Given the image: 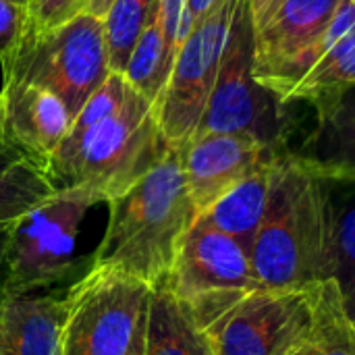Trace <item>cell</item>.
I'll return each instance as SVG.
<instances>
[{
    "label": "cell",
    "mask_w": 355,
    "mask_h": 355,
    "mask_svg": "<svg viewBox=\"0 0 355 355\" xmlns=\"http://www.w3.org/2000/svg\"><path fill=\"white\" fill-rule=\"evenodd\" d=\"M108 75L102 19L89 12L48 31L29 27L12 62L2 71V79H19L52 92L73 119Z\"/></svg>",
    "instance_id": "5"
},
{
    "label": "cell",
    "mask_w": 355,
    "mask_h": 355,
    "mask_svg": "<svg viewBox=\"0 0 355 355\" xmlns=\"http://www.w3.org/2000/svg\"><path fill=\"white\" fill-rule=\"evenodd\" d=\"M327 183L333 208L335 279L341 285L355 272V179H327Z\"/></svg>",
    "instance_id": "23"
},
{
    "label": "cell",
    "mask_w": 355,
    "mask_h": 355,
    "mask_svg": "<svg viewBox=\"0 0 355 355\" xmlns=\"http://www.w3.org/2000/svg\"><path fill=\"white\" fill-rule=\"evenodd\" d=\"M187 6V0H158V21L162 25L168 48L177 54V31L181 15Z\"/></svg>",
    "instance_id": "26"
},
{
    "label": "cell",
    "mask_w": 355,
    "mask_h": 355,
    "mask_svg": "<svg viewBox=\"0 0 355 355\" xmlns=\"http://www.w3.org/2000/svg\"><path fill=\"white\" fill-rule=\"evenodd\" d=\"M316 123L297 152L308 171L327 179H355V85L331 89L308 100Z\"/></svg>",
    "instance_id": "14"
},
{
    "label": "cell",
    "mask_w": 355,
    "mask_h": 355,
    "mask_svg": "<svg viewBox=\"0 0 355 355\" xmlns=\"http://www.w3.org/2000/svg\"><path fill=\"white\" fill-rule=\"evenodd\" d=\"M316 287L248 291L202 327L212 355H289L306 337Z\"/></svg>",
    "instance_id": "10"
},
{
    "label": "cell",
    "mask_w": 355,
    "mask_h": 355,
    "mask_svg": "<svg viewBox=\"0 0 355 355\" xmlns=\"http://www.w3.org/2000/svg\"><path fill=\"white\" fill-rule=\"evenodd\" d=\"M250 260L264 289H306L335 279V233L329 183L289 152L272 171L264 220Z\"/></svg>",
    "instance_id": "1"
},
{
    "label": "cell",
    "mask_w": 355,
    "mask_h": 355,
    "mask_svg": "<svg viewBox=\"0 0 355 355\" xmlns=\"http://www.w3.org/2000/svg\"><path fill=\"white\" fill-rule=\"evenodd\" d=\"M223 0H187V10H189V15L196 19V23L198 21H202L204 17H208L218 4H220Z\"/></svg>",
    "instance_id": "29"
},
{
    "label": "cell",
    "mask_w": 355,
    "mask_h": 355,
    "mask_svg": "<svg viewBox=\"0 0 355 355\" xmlns=\"http://www.w3.org/2000/svg\"><path fill=\"white\" fill-rule=\"evenodd\" d=\"M146 324H148V314L139 320L135 337H133V343H131L127 355H146Z\"/></svg>",
    "instance_id": "32"
},
{
    "label": "cell",
    "mask_w": 355,
    "mask_h": 355,
    "mask_svg": "<svg viewBox=\"0 0 355 355\" xmlns=\"http://www.w3.org/2000/svg\"><path fill=\"white\" fill-rule=\"evenodd\" d=\"M237 4L239 0H223L208 17L196 23L177 50L168 83L154 106L156 123L173 148L193 137L204 116Z\"/></svg>",
    "instance_id": "11"
},
{
    "label": "cell",
    "mask_w": 355,
    "mask_h": 355,
    "mask_svg": "<svg viewBox=\"0 0 355 355\" xmlns=\"http://www.w3.org/2000/svg\"><path fill=\"white\" fill-rule=\"evenodd\" d=\"M352 31L349 0H283L254 29V77L287 104L312 67Z\"/></svg>",
    "instance_id": "4"
},
{
    "label": "cell",
    "mask_w": 355,
    "mask_h": 355,
    "mask_svg": "<svg viewBox=\"0 0 355 355\" xmlns=\"http://www.w3.org/2000/svg\"><path fill=\"white\" fill-rule=\"evenodd\" d=\"M152 287L110 268L89 266L64 293L62 355H127Z\"/></svg>",
    "instance_id": "7"
},
{
    "label": "cell",
    "mask_w": 355,
    "mask_h": 355,
    "mask_svg": "<svg viewBox=\"0 0 355 355\" xmlns=\"http://www.w3.org/2000/svg\"><path fill=\"white\" fill-rule=\"evenodd\" d=\"M29 4L0 0V67L8 69L29 29Z\"/></svg>",
    "instance_id": "24"
},
{
    "label": "cell",
    "mask_w": 355,
    "mask_h": 355,
    "mask_svg": "<svg viewBox=\"0 0 355 355\" xmlns=\"http://www.w3.org/2000/svg\"><path fill=\"white\" fill-rule=\"evenodd\" d=\"M189 198L204 214L237 183L281 156L248 133H202L177 146Z\"/></svg>",
    "instance_id": "12"
},
{
    "label": "cell",
    "mask_w": 355,
    "mask_h": 355,
    "mask_svg": "<svg viewBox=\"0 0 355 355\" xmlns=\"http://www.w3.org/2000/svg\"><path fill=\"white\" fill-rule=\"evenodd\" d=\"M355 85V31L339 40L297 83L289 100H312L318 94Z\"/></svg>",
    "instance_id": "22"
},
{
    "label": "cell",
    "mask_w": 355,
    "mask_h": 355,
    "mask_svg": "<svg viewBox=\"0 0 355 355\" xmlns=\"http://www.w3.org/2000/svg\"><path fill=\"white\" fill-rule=\"evenodd\" d=\"M12 2H21V4H29V0H12Z\"/></svg>",
    "instance_id": "34"
},
{
    "label": "cell",
    "mask_w": 355,
    "mask_h": 355,
    "mask_svg": "<svg viewBox=\"0 0 355 355\" xmlns=\"http://www.w3.org/2000/svg\"><path fill=\"white\" fill-rule=\"evenodd\" d=\"M175 56L177 54L168 48L162 25L156 17L135 44L123 77L139 96H144L152 106H156L168 83Z\"/></svg>",
    "instance_id": "19"
},
{
    "label": "cell",
    "mask_w": 355,
    "mask_h": 355,
    "mask_svg": "<svg viewBox=\"0 0 355 355\" xmlns=\"http://www.w3.org/2000/svg\"><path fill=\"white\" fill-rule=\"evenodd\" d=\"M81 12H85V0H29V27L48 31Z\"/></svg>",
    "instance_id": "25"
},
{
    "label": "cell",
    "mask_w": 355,
    "mask_h": 355,
    "mask_svg": "<svg viewBox=\"0 0 355 355\" xmlns=\"http://www.w3.org/2000/svg\"><path fill=\"white\" fill-rule=\"evenodd\" d=\"M289 355H355V322L345 312L337 279L318 283L312 324Z\"/></svg>",
    "instance_id": "18"
},
{
    "label": "cell",
    "mask_w": 355,
    "mask_h": 355,
    "mask_svg": "<svg viewBox=\"0 0 355 355\" xmlns=\"http://www.w3.org/2000/svg\"><path fill=\"white\" fill-rule=\"evenodd\" d=\"M250 2V17H252V25L254 29L262 27L266 23V19L277 10V6L283 0H248Z\"/></svg>",
    "instance_id": "27"
},
{
    "label": "cell",
    "mask_w": 355,
    "mask_h": 355,
    "mask_svg": "<svg viewBox=\"0 0 355 355\" xmlns=\"http://www.w3.org/2000/svg\"><path fill=\"white\" fill-rule=\"evenodd\" d=\"M46 173L29 160L12 164L0 175V225L15 223L54 193Z\"/></svg>",
    "instance_id": "21"
},
{
    "label": "cell",
    "mask_w": 355,
    "mask_h": 355,
    "mask_svg": "<svg viewBox=\"0 0 355 355\" xmlns=\"http://www.w3.org/2000/svg\"><path fill=\"white\" fill-rule=\"evenodd\" d=\"M146 355H212L204 331L166 285L152 289Z\"/></svg>",
    "instance_id": "17"
},
{
    "label": "cell",
    "mask_w": 355,
    "mask_h": 355,
    "mask_svg": "<svg viewBox=\"0 0 355 355\" xmlns=\"http://www.w3.org/2000/svg\"><path fill=\"white\" fill-rule=\"evenodd\" d=\"M277 158L262 164L231 191H227L204 214H200V218H204L218 231L235 237L248 252L266 214Z\"/></svg>",
    "instance_id": "16"
},
{
    "label": "cell",
    "mask_w": 355,
    "mask_h": 355,
    "mask_svg": "<svg viewBox=\"0 0 355 355\" xmlns=\"http://www.w3.org/2000/svg\"><path fill=\"white\" fill-rule=\"evenodd\" d=\"M102 204L81 187L56 189L12 223L2 293H33L67 281L77 264V239L87 212Z\"/></svg>",
    "instance_id": "6"
},
{
    "label": "cell",
    "mask_w": 355,
    "mask_h": 355,
    "mask_svg": "<svg viewBox=\"0 0 355 355\" xmlns=\"http://www.w3.org/2000/svg\"><path fill=\"white\" fill-rule=\"evenodd\" d=\"M162 285L185 306L200 329L237 297L260 287L250 252L200 216L183 237Z\"/></svg>",
    "instance_id": "9"
},
{
    "label": "cell",
    "mask_w": 355,
    "mask_h": 355,
    "mask_svg": "<svg viewBox=\"0 0 355 355\" xmlns=\"http://www.w3.org/2000/svg\"><path fill=\"white\" fill-rule=\"evenodd\" d=\"M283 106L272 92L254 77V25L250 2L239 0L220 69L208 98L204 116L193 135L248 133L279 154L285 148Z\"/></svg>",
    "instance_id": "8"
},
{
    "label": "cell",
    "mask_w": 355,
    "mask_h": 355,
    "mask_svg": "<svg viewBox=\"0 0 355 355\" xmlns=\"http://www.w3.org/2000/svg\"><path fill=\"white\" fill-rule=\"evenodd\" d=\"M154 106L127 83L123 106L75 141H60L46 177L54 189L81 187L102 204L131 189L166 152Z\"/></svg>",
    "instance_id": "3"
},
{
    "label": "cell",
    "mask_w": 355,
    "mask_h": 355,
    "mask_svg": "<svg viewBox=\"0 0 355 355\" xmlns=\"http://www.w3.org/2000/svg\"><path fill=\"white\" fill-rule=\"evenodd\" d=\"M64 312V297L2 293L0 355H62Z\"/></svg>",
    "instance_id": "15"
},
{
    "label": "cell",
    "mask_w": 355,
    "mask_h": 355,
    "mask_svg": "<svg viewBox=\"0 0 355 355\" xmlns=\"http://www.w3.org/2000/svg\"><path fill=\"white\" fill-rule=\"evenodd\" d=\"M114 0H85V12H89V15H96V17H104L106 15V10L110 8V4H112Z\"/></svg>",
    "instance_id": "33"
},
{
    "label": "cell",
    "mask_w": 355,
    "mask_h": 355,
    "mask_svg": "<svg viewBox=\"0 0 355 355\" xmlns=\"http://www.w3.org/2000/svg\"><path fill=\"white\" fill-rule=\"evenodd\" d=\"M158 17V0H114L102 17L110 73H125L129 56L148 25Z\"/></svg>",
    "instance_id": "20"
},
{
    "label": "cell",
    "mask_w": 355,
    "mask_h": 355,
    "mask_svg": "<svg viewBox=\"0 0 355 355\" xmlns=\"http://www.w3.org/2000/svg\"><path fill=\"white\" fill-rule=\"evenodd\" d=\"M71 121L67 106L52 92L19 79H4L0 89V135L42 171H46L67 135Z\"/></svg>",
    "instance_id": "13"
},
{
    "label": "cell",
    "mask_w": 355,
    "mask_h": 355,
    "mask_svg": "<svg viewBox=\"0 0 355 355\" xmlns=\"http://www.w3.org/2000/svg\"><path fill=\"white\" fill-rule=\"evenodd\" d=\"M108 206V225L92 266L123 270L152 289L171 272L183 237L198 220L179 152H168Z\"/></svg>",
    "instance_id": "2"
},
{
    "label": "cell",
    "mask_w": 355,
    "mask_h": 355,
    "mask_svg": "<svg viewBox=\"0 0 355 355\" xmlns=\"http://www.w3.org/2000/svg\"><path fill=\"white\" fill-rule=\"evenodd\" d=\"M341 295H343L345 312L349 314V318L355 322V272L345 283H341Z\"/></svg>",
    "instance_id": "31"
},
{
    "label": "cell",
    "mask_w": 355,
    "mask_h": 355,
    "mask_svg": "<svg viewBox=\"0 0 355 355\" xmlns=\"http://www.w3.org/2000/svg\"><path fill=\"white\" fill-rule=\"evenodd\" d=\"M12 223L0 225V295L4 289V275H6V248H8V237H10Z\"/></svg>",
    "instance_id": "30"
},
{
    "label": "cell",
    "mask_w": 355,
    "mask_h": 355,
    "mask_svg": "<svg viewBox=\"0 0 355 355\" xmlns=\"http://www.w3.org/2000/svg\"><path fill=\"white\" fill-rule=\"evenodd\" d=\"M352 2V8H354V17H355V0H349Z\"/></svg>",
    "instance_id": "35"
},
{
    "label": "cell",
    "mask_w": 355,
    "mask_h": 355,
    "mask_svg": "<svg viewBox=\"0 0 355 355\" xmlns=\"http://www.w3.org/2000/svg\"><path fill=\"white\" fill-rule=\"evenodd\" d=\"M21 160H25V158L19 154V150H15L6 139L0 135V175H2L4 171H8L12 164L21 162Z\"/></svg>",
    "instance_id": "28"
}]
</instances>
